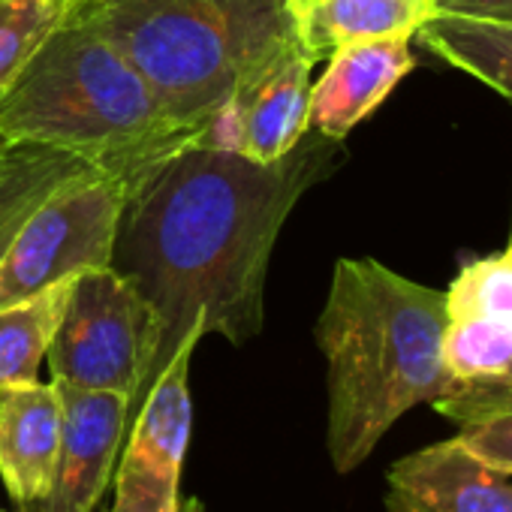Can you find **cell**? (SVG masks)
Instances as JSON below:
<instances>
[{"label": "cell", "instance_id": "6da1fadb", "mask_svg": "<svg viewBox=\"0 0 512 512\" xmlns=\"http://www.w3.org/2000/svg\"><path fill=\"white\" fill-rule=\"evenodd\" d=\"M335 145L308 130L287 157L253 163L187 142L130 172L112 269L154 314V353L130 419L187 341L220 335L244 347L263 332L275 241L305 190L332 169Z\"/></svg>", "mask_w": 512, "mask_h": 512}, {"label": "cell", "instance_id": "7a4b0ae2", "mask_svg": "<svg viewBox=\"0 0 512 512\" xmlns=\"http://www.w3.org/2000/svg\"><path fill=\"white\" fill-rule=\"evenodd\" d=\"M443 293L377 260H338L314 341L326 359V449L347 476L389 428L455 389L443 365Z\"/></svg>", "mask_w": 512, "mask_h": 512}, {"label": "cell", "instance_id": "3957f363", "mask_svg": "<svg viewBox=\"0 0 512 512\" xmlns=\"http://www.w3.org/2000/svg\"><path fill=\"white\" fill-rule=\"evenodd\" d=\"M0 142L136 169L193 142V133L169 118L145 76L79 4L0 94Z\"/></svg>", "mask_w": 512, "mask_h": 512}, {"label": "cell", "instance_id": "277c9868", "mask_svg": "<svg viewBox=\"0 0 512 512\" xmlns=\"http://www.w3.org/2000/svg\"><path fill=\"white\" fill-rule=\"evenodd\" d=\"M82 13L190 133L296 46L290 0H97Z\"/></svg>", "mask_w": 512, "mask_h": 512}, {"label": "cell", "instance_id": "5b68a950", "mask_svg": "<svg viewBox=\"0 0 512 512\" xmlns=\"http://www.w3.org/2000/svg\"><path fill=\"white\" fill-rule=\"evenodd\" d=\"M133 169H94L55 190L0 263V311L91 269H109Z\"/></svg>", "mask_w": 512, "mask_h": 512}, {"label": "cell", "instance_id": "8992f818", "mask_svg": "<svg viewBox=\"0 0 512 512\" xmlns=\"http://www.w3.org/2000/svg\"><path fill=\"white\" fill-rule=\"evenodd\" d=\"M154 353V314L121 272L76 275L67 311L46 353L52 380L133 395Z\"/></svg>", "mask_w": 512, "mask_h": 512}, {"label": "cell", "instance_id": "52a82bcc", "mask_svg": "<svg viewBox=\"0 0 512 512\" xmlns=\"http://www.w3.org/2000/svg\"><path fill=\"white\" fill-rule=\"evenodd\" d=\"M199 341H187L151 383L127 425L115 464V503L106 512H178L181 467L193 431L190 359Z\"/></svg>", "mask_w": 512, "mask_h": 512}, {"label": "cell", "instance_id": "ba28073f", "mask_svg": "<svg viewBox=\"0 0 512 512\" xmlns=\"http://www.w3.org/2000/svg\"><path fill=\"white\" fill-rule=\"evenodd\" d=\"M61 398V449L52 488L19 512H94L118 464L130 395L52 380Z\"/></svg>", "mask_w": 512, "mask_h": 512}, {"label": "cell", "instance_id": "9c48e42d", "mask_svg": "<svg viewBox=\"0 0 512 512\" xmlns=\"http://www.w3.org/2000/svg\"><path fill=\"white\" fill-rule=\"evenodd\" d=\"M386 512H512V482L458 437L422 446L386 470Z\"/></svg>", "mask_w": 512, "mask_h": 512}, {"label": "cell", "instance_id": "30bf717a", "mask_svg": "<svg viewBox=\"0 0 512 512\" xmlns=\"http://www.w3.org/2000/svg\"><path fill=\"white\" fill-rule=\"evenodd\" d=\"M416 67L407 37L353 43L329 55L326 73L311 85L308 127L332 142H344L398 82Z\"/></svg>", "mask_w": 512, "mask_h": 512}, {"label": "cell", "instance_id": "8fae6325", "mask_svg": "<svg viewBox=\"0 0 512 512\" xmlns=\"http://www.w3.org/2000/svg\"><path fill=\"white\" fill-rule=\"evenodd\" d=\"M61 449V398L55 383H13L0 389V479L13 503L43 500Z\"/></svg>", "mask_w": 512, "mask_h": 512}, {"label": "cell", "instance_id": "7c38bea8", "mask_svg": "<svg viewBox=\"0 0 512 512\" xmlns=\"http://www.w3.org/2000/svg\"><path fill=\"white\" fill-rule=\"evenodd\" d=\"M314 58L296 43L260 79L238 91L244 142L241 157L253 163H275L287 157L311 130V73Z\"/></svg>", "mask_w": 512, "mask_h": 512}, {"label": "cell", "instance_id": "4fadbf2b", "mask_svg": "<svg viewBox=\"0 0 512 512\" xmlns=\"http://www.w3.org/2000/svg\"><path fill=\"white\" fill-rule=\"evenodd\" d=\"M296 43L323 61L368 40H413L434 16L431 0H290Z\"/></svg>", "mask_w": 512, "mask_h": 512}, {"label": "cell", "instance_id": "5bb4252c", "mask_svg": "<svg viewBox=\"0 0 512 512\" xmlns=\"http://www.w3.org/2000/svg\"><path fill=\"white\" fill-rule=\"evenodd\" d=\"M103 169L79 154L40 148V145H4L0 148V263L16 241L25 220L64 184Z\"/></svg>", "mask_w": 512, "mask_h": 512}, {"label": "cell", "instance_id": "9a60e30c", "mask_svg": "<svg viewBox=\"0 0 512 512\" xmlns=\"http://www.w3.org/2000/svg\"><path fill=\"white\" fill-rule=\"evenodd\" d=\"M416 40L440 61L470 73L512 103V22L434 13Z\"/></svg>", "mask_w": 512, "mask_h": 512}, {"label": "cell", "instance_id": "2e32d148", "mask_svg": "<svg viewBox=\"0 0 512 512\" xmlns=\"http://www.w3.org/2000/svg\"><path fill=\"white\" fill-rule=\"evenodd\" d=\"M73 281H61L40 296L0 311V389L37 380L52 347L58 323L67 311Z\"/></svg>", "mask_w": 512, "mask_h": 512}, {"label": "cell", "instance_id": "e0dca14e", "mask_svg": "<svg viewBox=\"0 0 512 512\" xmlns=\"http://www.w3.org/2000/svg\"><path fill=\"white\" fill-rule=\"evenodd\" d=\"M79 4L82 0H0V94Z\"/></svg>", "mask_w": 512, "mask_h": 512}, {"label": "cell", "instance_id": "ac0fdd59", "mask_svg": "<svg viewBox=\"0 0 512 512\" xmlns=\"http://www.w3.org/2000/svg\"><path fill=\"white\" fill-rule=\"evenodd\" d=\"M443 365L455 386L500 380L512 371V332L473 317H446Z\"/></svg>", "mask_w": 512, "mask_h": 512}, {"label": "cell", "instance_id": "d6986e66", "mask_svg": "<svg viewBox=\"0 0 512 512\" xmlns=\"http://www.w3.org/2000/svg\"><path fill=\"white\" fill-rule=\"evenodd\" d=\"M446 317H473L512 332V250L467 263L443 293Z\"/></svg>", "mask_w": 512, "mask_h": 512}, {"label": "cell", "instance_id": "ffe728a7", "mask_svg": "<svg viewBox=\"0 0 512 512\" xmlns=\"http://www.w3.org/2000/svg\"><path fill=\"white\" fill-rule=\"evenodd\" d=\"M482 464L512 476V410H497L461 422L455 434Z\"/></svg>", "mask_w": 512, "mask_h": 512}, {"label": "cell", "instance_id": "44dd1931", "mask_svg": "<svg viewBox=\"0 0 512 512\" xmlns=\"http://www.w3.org/2000/svg\"><path fill=\"white\" fill-rule=\"evenodd\" d=\"M431 4H434V13L512 22V0H431Z\"/></svg>", "mask_w": 512, "mask_h": 512}, {"label": "cell", "instance_id": "7402d4cb", "mask_svg": "<svg viewBox=\"0 0 512 512\" xmlns=\"http://www.w3.org/2000/svg\"><path fill=\"white\" fill-rule=\"evenodd\" d=\"M178 512H205V506H202L199 497H187V500H181Z\"/></svg>", "mask_w": 512, "mask_h": 512}, {"label": "cell", "instance_id": "603a6c76", "mask_svg": "<svg viewBox=\"0 0 512 512\" xmlns=\"http://www.w3.org/2000/svg\"><path fill=\"white\" fill-rule=\"evenodd\" d=\"M506 247H509V250H512V232H509V244H506Z\"/></svg>", "mask_w": 512, "mask_h": 512}, {"label": "cell", "instance_id": "cb8c5ba5", "mask_svg": "<svg viewBox=\"0 0 512 512\" xmlns=\"http://www.w3.org/2000/svg\"><path fill=\"white\" fill-rule=\"evenodd\" d=\"M82 4H97V0H82Z\"/></svg>", "mask_w": 512, "mask_h": 512}, {"label": "cell", "instance_id": "d4e9b609", "mask_svg": "<svg viewBox=\"0 0 512 512\" xmlns=\"http://www.w3.org/2000/svg\"><path fill=\"white\" fill-rule=\"evenodd\" d=\"M0 148H4V142H0Z\"/></svg>", "mask_w": 512, "mask_h": 512}]
</instances>
